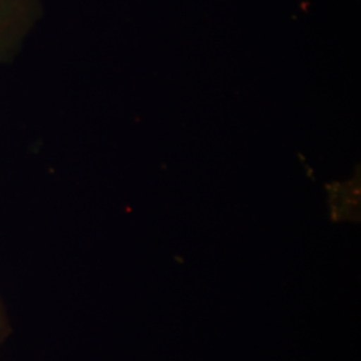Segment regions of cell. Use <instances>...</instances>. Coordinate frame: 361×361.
<instances>
[{
	"instance_id": "obj_1",
	"label": "cell",
	"mask_w": 361,
	"mask_h": 361,
	"mask_svg": "<svg viewBox=\"0 0 361 361\" xmlns=\"http://www.w3.org/2000/svg\"><path fill=\"white\" fill-rule=\"evenodd\" d=\"M10 331H11L10 322H8L7 313H6V310H4L3 301L0 298V347L3 345L4 340L7 338V336L10 335Z\"/></svg>"
}]
</instances>
